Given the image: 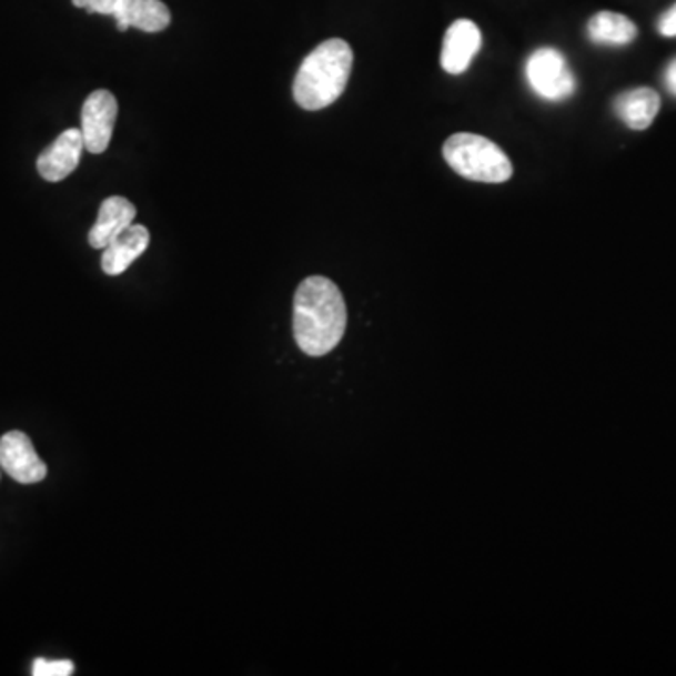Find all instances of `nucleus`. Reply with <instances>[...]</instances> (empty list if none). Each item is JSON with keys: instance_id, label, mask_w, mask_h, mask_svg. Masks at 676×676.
<instances>
[{"instance_id": "423d86ee", "label": "nucleus", "mask_w": 676, "mask_h": 676, "mask_svg": "<svg viewBox=\"0 0 676 676\" xmlns=\"http://www.w3.org/2000/svg\"><path fill=\"white\" fill-rule=\"evenodd\" d=\"M0 468L21 485H34L48 475V466L21 431H10L0 438Z\"/></svg>"}, {"instance_id": "f8f14e48", "label": "nucleus", "mask_w": 676, "mask_h": 676, "mask_svg": "<svg viewBox=\"0 0 676 676\" xmlns=\"http://www.w3.org/2000/svg\"><path fill=\"white\" fill-rule=\"evenodd\" d=\"M662 108V98L650 87H639L634 91L622 92L615 100L616 115L632 130H646L653 124Z\"/></svg>"}, {"instance_id": "6e6552de", "label": "nucleus", "mask_w": 676, "mask_h": 676, "mask_svg": "<svg viewBox=\"0 0 676 676\" xmlns=\"http://www.w3.org/2000/svg\"><path fill=\"white\" fill-rule=\"evenodd\" d=\"M482 49V31L470 19H457L445 32L442 46V68L451 75H461L468 70L472 59Z\"/></svg>"}, {"instance_id": "f03ea898", "label": "nucleus", "mask_w": 676, "mask_h": 676, "mask_svg": "<svg viewBox=\"0 0 676 676\" xmlns=\"http://www.w3.org/2000/svg\"><path fill=\"white\" fill-rule=\"evenodd\" d=\"M354 67V51L341 38H331L312 49L293 81V98L306 111L325 110L346 89Z\"/></svg>"}, {"instance_id": "39448f33", "label": "nucleus", "mask_w": 676, "mask_h": 676, "mask_svg": "<svg viewBox=\"0 0 676 676\" xmlns=\"http://www.w3.org/2000/svg\"><path fill=\"white\" fill-rule=\"evenodd\" d=\"M117 115L119 104L110 91L100 89L87 97L81 108V134L89 153L102 154L110 147Z\"/></svg>"}, {"instance_id": "4468645a", "label": "nucleus", "mask_w": 676, "mask_h": 676, "mask_svg": "<svg viewBox=\"0 0 676 676\" xmlns=\"http://www.w3.org/2000/svg\"><path fill=\"white\" fill-rule=\"evenodd\" d=\"M72 662L70 659H56V662H49V659L38 658L32 664V675L34 676H70L73 675Z\"/></svg>"}, {"instance_id": "f257e3e1", "label": "nucleus", "mask_w": 676, "mask_h": 676, "mask_svg": "<svg viewBox=\"0 0 676 676\" xmlns=\"http://www.w3.org/2000/svg\"><path fill=\"white\" fill-rule=\"evenodd\" d=\"M346 323V303L335 282L316 274L299 284L293 297V339L303 354H331L341 344Z\"/></svg>"}, {"instance_id": "1a4fd4ad", "label": "nucleus", "mask_w": 676, "mask_h": 676, "mask_svg": "<svg viewBox=\"0 0 676 676\" xmlns=\"http://www.w3.org/2000/svg\"><path fill=\"white\" fill-rule=\"evenodd\" d=\"M149 243H151V233L145 225L130 224L121 233H117L105 246L100 262L102 271L110 276H119L145 252Z\"/></svg>"}, {"instance_id": "7ed1b4c3", "label": "nucleus", "mask_w": 676, "mask_h": 676, "mask_svg": "<svg viewBox=\"0 0 676 676\" xmlns=\"http://www.w3.org/2000/svg\"><path fill=\"white\" fill-rule=\"evenodd\" d=\"M445 162L461 178L475 183H506L512 179L513 164L494 141L475 134H455L444 143Z\"/></svg>"}, {"instance_id": "9b49d317", "label": "nucleus", "mask_w": 676, "mask_h": 676, "mask_svg": "<svg viewBox=\"0 0 676 676\" xmlns=\"http://www.w3.org/2000/svg\"><path fill=\"white\" fill-rule=\"evenodd\" d=\"M135 214L138 211H135L134 203L127 198H122V195L105 198L98 211L97 222L89 232V244L92 249L104 250L117 233H121L124 228L134 224Z\"/></svg>"}, {"instance_id": "2eb2a0df", "label": "nucleus", "mask_w": 676, "mask_h": 676, "mask_svg": "<svg viewBox=\"0 0 676 676\" xmlns=\"http://www.w3.org/2000/svg\"><path fill=\"white\" fill-rule=\"evenodd\" d=\"M658 31L662 37H676V4H673V7L659 18Z\"/></svg>"}, {"instance_id": "a211bd4d", "label": "nucleus", "mask_w": 676, "mask_h": 676, "mask_svg": "<svg viewBox=\"0 0 676 676\" xmlns=\"http://www.w3.org/2000/svg\"><path fill=\"white\" fill-rule=\"evenodd\" d=\"M73 7L85 8L89 7V0H72Z\"/></svg>"}, {"instance_id": "9d476101", "label": "nucleus", "mask_w": 676, "mask_h": 676, "mask_svg": "<svg viewBox=\"0 0 676 676\" xmlns=\"http://www.w3.org/2000/svg\"><path fill=\"white\" fill-rule=\"evenodd\" d=\"M113 18L119 31L134 27L143 32H160L171 23L170 8L162 0H119Z\"/></svg>"}, {"instance_id": "20e7f679", "label": "nucleus", "mask_w": 676, "mask_h": 676, "mask_svg": "<svg viewBox=\"0 0 676 676\" xmlns=\"http://www.w3.org/2000/svg\"><path fill=\"white\" fill-rule=\"evenodd\" d=\"M526 80L536 94L551 102L566 100L577 87L566 59L555 48H542L532 53L526 62Z\"/></svg>"}, {"instance_id": "dca6fc26", "label": "nucleus", "mask_w": 676, "mask_h": 676, "mask_svg": "<svg viewBox=\"0 0 676 676\" xmlns=\"http://www.w3.org/2000/svg\"><path fill=\"white\" fill-rule=\"evenodd\" d=\"M119 0H89L87 12L104 13V16H113Z\"/></svg>"}, {"instance_id": "ddd939ff", "label": "nucleus", "mask_w": 676, "mask_h": 676, "mask_svg": "<svg viewBox=\"0 0 676 676\" xmlns=\"http://www.w3.org/2000/svg\"><path fill=\"white\" fill-rule=\"evenodd\" d=\"M588 38L602 46H628L637 38V27L622 13L599 12L588 21Z\"/></svg>"}, {"instance_id": "0eeeda50", "label": "nucleus", "mask_w": 676, "mask_h": 676, "mask_svg": "<svg viewBox=\"0 0 676 676\" xmlns=\"http://www.w3.org/2000/svg\"><path fill=\"white\" fill-rule=\"evenodd\" d=\"M85 141L81 129H68L43 151L37 160V170L49 183L64 181L80 165Z\"/></svg>"}, {"instance_id": "f3484780", "label": "nucleus", "mask_w": 676, "mask_h": 676, "mask_svg": "<svg viewBox=\"0 0 676 676\" xmlns=\"http://www.w3.org/2000/svg\"><path fill=\"white\" fill-rule=\"evenodd\" d=\"M665 87H667V91L676 97V59L669 62V67L665 70L664 73Z\"/></svg>"}]
</instances>
